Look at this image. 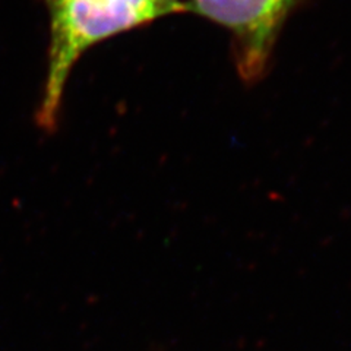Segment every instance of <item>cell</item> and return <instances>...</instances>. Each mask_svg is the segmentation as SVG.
Masks as SVG:
<instances>
[{
    "label": "cell",
    "instance_id": "cell-1",
    "mask_svg": "<svg viewBox=\"0 0 351 351\" xmlns=\"http://www.w3.org/2000/svg\"><path fill=\"white\" fill-rule=\"evenodd\" d=\"M50 21L47 76L37 112L43 129L58 125L64 86L82 54L120 32L148 21L128 0H40Z\"/></svg>",
    "mask_w": 351,
    "mask_h": 351
},
{
    "label": "cell",
    "instance_id": "cell-2",
    "mask_svg": "<svg viewBox=\"0 0 351 351\" xmlns=\"http://www.w3.org/2000/svg\"><path fill=\"white\" fill-rule=\"evenodd\" d=\"M300 0H191L186 10L233 34L237 71L247 82L265 73L285 19Z\"/></svg>",
    "mask_w": 351,
    "mask_h": 351
},
{
    "label": "cell",
    "instance_id": "cell-3",
    "mask_svg": "<svg viewBox=\"0 0 351 351\" xmlns=\"http://www.w3.org/2000/svg\"><path fill=\"white\" fill-rule=\"evenodd\" d=\"M128 2L145 16L148 24L162 16L186 10V5L180 0H128Z\"/></svg>",
    "mask_w": 351,
    "mask_h": 351
}]
</instances>
